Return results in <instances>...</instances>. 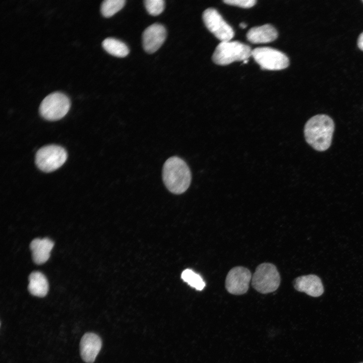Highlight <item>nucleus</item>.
Segmentation results:
<instances>
[{
    "instance_id": "obj_15",
    "label": "nucleus",
    "mask_w": 363,
    "mask_h": 363,
    "mask_svg": "<svg viewBox=\"0 0 363 363\" xmlns=\"http://www.w3.org/2000/svg\"><path fill=\"white\" fill-rule=\"evenodd\" d=\"M29 281L28 289L31 294L41 297L47 294L48 284L43 274L39 271L33 272L29 276Z\"/></svg>"
},
{
    "instance_id": "obj_1",
    "label": "nucleus",
    "mask_w": 363,
    "mask_h": 363,
    "mask_svg": "<svg viewBox=\"0 0 363 363\" xmlns=\"http://www.w3.org/2000/svg\"><path fill=\"white\" fill-rule=\"evenodd\" d=\"M334 131V123L328 115L317 114L310 118L304 127L307 143L318 151H324L330 146Z\"/></svg>"
},
{
    "instance_id": "obj_5",
    "label": "nucleus",
    "mask_w": 363,
    "mask_h": 363,
    "mask_svg": "<svg viewBox=\"0 0 363 363\" xmlns=\"http://www.w3.org/2000/svg\"><path fill=\"white\" fill-rule=\"evenodd\" d=\"M70 101L63 93L55 92L47 95L39 106L41 115L45 119L56 120L63 118L70 107Z\"/></svg>"
},
{
    "instance_id": "obj_2",
    "label": "nucleus",
    "mask_w": 363,
    "mask_h": 363,
    "mask_svg": "<svg viewBox=\"0 0 363 363\" xmlns=\"http://www.w3.org/2000/svg\"><path fill=\"white\" fill-rule=\"evenodd\" d=\"M162 178L169 191L174 194H180L190 187L192 174L190 168L183 159L172 156L167 159L163 164Z\"/></svg>"
},
{
    "instance_id": "obj_6",
    "label": "nucleus",
    "mask_w": 363,
    "mask_h": 363,
    "mask_svg": "<svg viewBox=\"0 0 363 363\" xmlns=\"http://www.w3.org/2000/svg\"><path fill=\"white\" fill-rule=\"evenodd\" d=\"M67 153L61 146L50 145L39 149L35 156V163L42 171L49 172L63 165L67 159Z\"/></svg>"
},
{
    "instance_id": "obj_12",
    "label": "nucleus",
    "mask_w": 363,
    "mask_h": 363,
    "mask_svg": "<svg viewBox=\"0 0 363 363\" xmlns=\"http://www.w3.org/2000/svg\"><path fill=\"white\" fill-rule=\"evenodd\" d=\"M294 288L313 297H318L324 292L320 278L317 275L310 274L297 277L294 281Z\"/></svg>"
},
{
    "instance_id": "obj_16",
    "label": "nucleus",
    "mask_w": 363,
    "mask_h": 363,
    "mask_svg": "<svg viewBox=\"0 0 363 363\" xmlns=\"http://www.w3.org/2000/svg\"><path fill=\"white\" fill-rule=\"evenodd\" d=\"M102 46L108 53L117 57H125L129 52L128 47L125 43L113 38L105 39L102 42Z\"/></svg>"
},
{
    "instance_id": "obj_7",
    "label": "nucleus",
    "mask_w": 363,
    "mask_h": 363,
    "mask_svg": "<svg viewBox=\"0 0 363 363\" xmlns=\"http://www.w3.org/2000/svg\"><path fill=\"white\" fill-rule=\"evenodd\" d=\"M252 56L262 69L281 70L288 67L289 64V59L284 53L269 47L254 49Z\"/></svg>"
},
{
    "instance_id": "obj_17",
    "label": "nucleus",
    "mask_w": 363,
    "mask_h": 363,
    "mask_svg": "<svg viewBox=\"0 0 363 363\" xmlns=\"http://www.w3.org/2000/svg\"><path fill=\"white\" fill-rule=\"evenodd\" d=\"M124 0H105L101 6V12L105 17H110L121 10L124 6Z\"/></svg>"
},
{
    "instance_id": "obj_20",
    "label": "nucleus",
    "mask_w": 363,
    "mask_h": 363,
    "mask_svg": "<svg viewBox=\"0 0 363 363\" xmlns=\"http://www.w3.org/2000/svg\"><path fill=\"white\" fill-rule=\"evenodd\" d=\"M223 2L231 6L249 8L253 7L257 1L256 0H224Z\"/></svg>"
},
{
    "instance_id": "obj_18",
    "label": "nucleus",
    "mask_w": 363,
    "mask_h": 363,
    "mask_svg": "<svg viewBox=\"0 0 363 363\" xmlns=\"http://www.w3.org/2000/svg\"><path fill=\"white\" fill-rule=\"evenodd\" d=\"M182 278L197 290H202L205 286L202 278L191 269H186L182 273Z\"/></svg>"
},
{
    "instance_id": "obj_21",
    "label": "nucleus",
    "mask_w": 363,
    "mask_h": 363,
    "mask_svg": "<svg viewBox=\"0 0 363 363\" xmlns=\"http://www.w3.org/2000/svg\"><path fill=\"white\" fill-rule=\"evenodd\" d=\"M357 46L360 50L363 51V32L358 36Z\"/></svg>"
},
{
    "instance_id": "obj_13",
    "label": "nucleus",
    "mask_w": 363,
    "mask_h": 363,
    "mask_svg": "<svg viewBox=\"0 0 363 363\" xmlns=\"http://www.w3.org/2000/svg\"><path fill=\"white\" fill-rule=\"evenodd\" d=\"M53 246V242L48 238L33 239L30 245L33 261L38 265L45 263L49 258Z\"/></svg>"
},
{
    "instance_id": "obj_3",
    "label": "nucleus",
    "mask_w": 363,
    "mask_h": 363,
    "mask_svg": "<svg viewBox=\"0 0 363 363\" xmlns=\"http://www.w3.org/2000/svg\"><path fill=\"white\" fill-rule=\"evenodd\" d=\"M249 45L237 41H222L216 47L212 60L217 65L224 66L235 61L243 62L252 56Z\"/></svg>"
},
{
    "instance_id": "obj_19",
    "label": "nucleus",
    "mask_w": 363,
    "mask_h": 363,
    "mask_svg": "<svg viewBox=\"0 0 363 363\" xmlns=\"http://www.w3.org/2000/svg\"><path fill=\"white\" fill-rule=\"evenodd\" d=\"M144 4L148 12L153 16L159 15L164 9L165 2L163 0H146Z\"/></svg>"
},
{
    "instance_id": "obj_4",
    "label": "nucleus",
    "mask_w": 363,
    "mask_h": 363,
    "mask_svg": "<svg viewBox=\"0 0 363 363\" xmlns=\"http://www.w3.org/2000/svg\"><path fill=\"white\" fill-rule=\"evenodd\" d=\"M280 283V276L276 267L272 263H264L256 269L252 277V285L261 293L276 290Z\"/></svg>"
},
{
    "instance_id": "obj_10",
    "label": "nucleus",
    "mask_w": 363,
    "mask_h": 363,
    "mask_svg": "<svg viewBox=\"0 0 363 363\" xmlns=\"http://www.w3.org/2000/svg\"><path fill=\"white\" fill-rule=\"evenodd\" d=\"M166 34L165 28L160 24H153L147 27L142 35L144 50L149 53L157 51L163 43Z\"/></svg>"
},
{
    "instance_id": "obj_11",
    "label": "nucleus",
    "mask_w": 363,
    "mask_h": 363,
    "mask_svg": "<svg viewBox=\"0 0 363 363\" xmlns=\"http://www.w3.org/2000/svg\"><path fill=\"white\" fill-rule=\"evenodd\" d=\"M102 346L100 337L93 333L85 334L80 341V354L83 360L87 363H93Z\"/></svg>"
},
{
    "instance_id": "obj_9",
    "label": "nucleus",
    "mask_w": 363,
    "mask_h": 363,
    "mask_svg": "<svg viewBox=\"0 0 363 363\" xmlns=\"http://www.w3.org/2000/svg\"><path fill=\"white\" fill-rule=\"evenodd\" d=\"M250 271L242 266H236L229 270L225 279L227 291L232 294L241 295L246 293L252 279Z\"/></svg>"
},
{
    "instance_id": "obj_14",
    "label": "nucleus",
    "mask_w": 363,
    "mask_h": 363,
    "mask_svg": "<svg viewBox=\"0 0 363 363\" xmlns=\"http://www.w3.org/2000/svg\"><path fill=\"white\" fill-rule=\"evenodd\" d=\"M277 37V30L270 24L252 27L247 34L248 40L255 44L269 43L275 40Z\"/></svg>"
},
{
    "instance_id": "obj_24",
    "label": "nucleus",
    "mask_w": 363,
    "mask_h": 363,
    "mask_svg": "<svg viewBox=\"0 0 363 363\" xmlns=\"http://www.w3.org/2000/svg\"><path fill=\"white\" fill-rule=\"evenodd\" d=\"M361 363H363V362H361Z\"/></svg>"
},
{
    "instance_id": "obj_23",
    "label": "nucleus",
    "mask_w": 363,
    "mask_h": 363,
    "mask_svg": "<svg viewBox=\"0 0 363 363\" xmlns=\"http://www.w3.org/2000/svg\"><path fill=\"white\" fill-rule=\"evenodd\" d=\"M248 62V59L244 60V61L243 62V63H244V64H246V63H247Z\"/></svg>"
},
{
    "instance_id": "obj_22",
    "label": "nucleus",
    "mask_w": 363,
    "mask_h": 363,
    "mask_svg": "<svg viewBox=\"0 0 363 363\" xmlns=\"http://www.w3.org/2000/svg\"><path fill=\"white\" fill-rule=\"evenodd\" d=\"M239 26L241 28L244 29L247 26V25L246 23L242 22L239 24Z\"/></svg>"
},
{
    "instance_id": "obj_8",
    "label": "nucleus",
    "mask_w": 363,
    "mask_h": 363,
    "mask_svg": "<svg viewBox=\"0 0 363 363\" xmlns=\"http://www.w3.org/2000/svg\"><path fill=\"white\" fill-rule=\"evenodd\" d=\"M202 18L209 31L221 42L230 41L233 38L234 33L232 27L215 9L205 10Z\"/></svg>"
}]
</instances>
